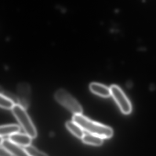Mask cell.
Here are the masks:
<instances>
[{
    "label": "cell",
    "instance_id": "obj_1",
    "mask_svg": "<svg viewBox=\"0 0 156 156\" xmlns=\"http://www.w3.org/2000/svg\"><path fill=\"white\" fill-rule=\"evenodd\" d=\"M72 120L84 131L103 139H109L113 135L111 127L90 120L82 114L74 115Z\"/></svg>",
    "mask_w": 156,
    "mask_h": 156
},
{
    "label": "cell",
    "instance_id": "obj_2",
    "mask_svg": "<svg viewBox=\"0 0 156 156\" xmlns=\"http://www.w3.org/2000/svg\"><path fill=\"white\" fill-rule=\"evenodd\" d=\"M54 98L58 103L74 115L82 114L83 108L80 104L65 89L57 90Z\"/></svg>",
    "mask_w": 156,
    "mask_h": 156
},
{
    "label": "cell",
    "instance_id": "obj_3",
    "mask_svg": "<svg viewBox=\"0 0 156 156\" xmlns=\"http://www.w3.org/2000/svg\"><path fill=\"white\" fill-rule=\"evenodd\" d=\"M12 110L13 115L26 133L31 136L32 139L35 138L37 136L36 129L26 111V109L19 104H16Z\"/></svg>",
    "mask_w": 156,
    "mask_h": 156
},
{
    "label": "cell",
    "instance_id": "obj_4",
    "mask_svg": "<svg viewBox=\"0 0 156 156\" xmlns=\"http://www.w3.org/2000/svg\"><path fill=\"white\" fill-rule=\"evenodd\" d=\"M110 89L111 95L117 103L121 111L125 114H130L132 112V105L122 89L116 85H112Z\"/></svg>",
    "mask_w": 156,
    "mask_h": 156
},
{
    "label": "cell",
    "instance_id": "obj_5",
    "mask_svg": "<svg viewBox=\"0 0 156 156\" xmlns=\"http://www.w3.org/2000/svg\"><path fill=\"white\" fill-rule=\"evenodd\" d=\"M31 89L27 83H21L17 87L18 104L25 109H27L30 103Z\"/></svg>",
    "mask_w": 156,
    "mask_h": 156
},
{
    "label": "cell",
    "instance_id": "obj_6",
    "mask_svg": "<svg viewBox=\"0 0 156 156\" xmlns=\"http://www.w3.org/2000/svg\"><path fill=\"white\" fill-rule=\"evenodd\" d=\"M1 146L7 149L14 156H30L24 148L10 141L9 139H3L1 136Z\"/></svg>",
    "mask_w": 156,
    "mask_h": 156
},
{
    "label": "cell",
    "instance_id": "obj_7",
    "mask_svg": "<svg viewBox=\"0 0 156 156\" xmlns=\"http://www.w3.org/2000/svg\"><path fill=\"white\" fill-rule=\"evenodd\" d=\"M89 89L93 93L100 97L108 98L111 95L110 88L98 83H91L89 85Z\"/></svg>",
    "mask_w": 156,
    "mask_h": 156
},
{
    "label": "cell",
    "instance_id": "obj_8",
    "mask_svg": "<svg viewBox=\"0 0 156 156\" xmlns=\"http://www.w3.org/2000/svg\"><path fill=\"white\" fill-rule=\"evenodd\" d=\"M32 139V137L27 134L18 133L10 136L9 139L16 144L25 147L30 145Z\"/></svg>",
    "mask_w": 156,
    "mask_h": 156
},
{
    "label": "cell",
    "instance_id": "obj_9",
    "mask_svg": "<svg viewBox=\"0 0 156 156\" xmlns=\"http://www.w3.org/2000/svg\"><path fill=\"white\" fill-rule=\"evenodd\" d=\"M65 126L67 129L76 137L79 139H82L85 135L83 132L84 130L78 124L72 120L66 122Z\"/></svg>",
    "mask_w": 156,
    "mask_h": 156
},
{
    "label": "cell",
    "instance_id": "obj_10",
    "mask_svg": "<svg viewBox=\"0 0 156 156\" xmlns=\"http://www.w3.org/2000/svg\"><path fill=\"white\" fill-rule=\"evenodd\" d=\"M21 130L19 126L16 124L6 125L2 126L0 127L1 136L12 135L14 134L19 133Z\"/></svg>",
    "mask_w": 156,
    "mask_h": 156
},
{
    "label": "cell",
    "instance_id": "obj_11",
    "mask_svg": "<svg viewBox=\"0 0 156 156\" xmlns=\"http://www.w3.org/2000/svg\"><path fill=\"white\" fill-rule=\"evenodd\" d=\"M82 140L85 144L95 146H100L103 144V138L89 133L85 134Z\"/></svg>",
    "mask_w": 156,
    "mask_h": 156
},
{
    "label": "cell",
    "instance_id": "obj_12",
    "mask_svg": "<svg viewBox=\"0 0 156 156\" xmlns=\"http://www.w3.org/2000/svg\"><path fill=\"white\" fill-rule=\"evenodd\" d=\"M16 104L12 99L1 94L0 106L2 108L7 110H12Z\"/></svg>",
    "mask_w": 156,
    "mask_h": 156
},
{
    "label": "cell",
    "instance_id": "obj_13",
    "mask_svg": "<svg viewBox=\"0 0 156 156\" xmlns=\"http://www.w3.org/2000/svg\"><path fill=\"white\" fill-rule=\"evenodd\" d=\"M24 148L30 156H49L46 154L39 151L35 147L31 145L25 147Z\"/></svg>",
    "mask_w": 156,
    "mask_h": 156
},
{
    "label": "cell",
    "instance_id": "obj_14",
    "mask_svg": "<svg viewBox=\"0 0 156 156\" xmlns=\"http://www.w3.org/2000/svg\"><path fill=\"white\" fill-rule=\"evenodd\" d=\"M12 154L7 149L1 146L0 156H13Z\"/></svg>",
    "mask_w": 156,
    "mask_h": 156
}]
</instances>
